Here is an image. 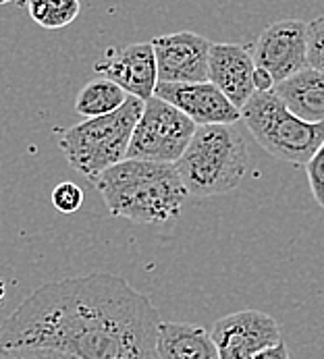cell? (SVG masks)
Instances as JSON below:
<instances>
[{"instance_id": "10", "label": "cell", "mask_w": 324, "mask_h": 359, "mask_svg": "<svg viewBox=\"0 0 324 359\" xmlns=\"http://www.w3.org/2000/svg\"><path fill=\"white\" fill-rule=\"evenodd\" d=\"M158 67V83H204L208 81L210 48L204 36L194 32L166 34L152 40Z\"/></svg>"}, {"instance_id": "14", "label": "cell", "mask_w": 324, "mask_h": 359, "mask_svg": "<svg viewBox=\"0 0 324 359\" xmlns=\"http://www.w3.org/2000/svg\"><path fill=\"white\" fill-rule=\"evenodd\" d=\"M158 359H220L212 334L187 322H161Z\"/></svg>"}, {"instance_id": "6", "label": "cell", "mask_w": 324, "mask_h": 359, "mask_svg": "<svg viewBox=\"0 0 324 359\" xmlns=\"http://www.w3.org/2000/svg\"><path fill=\"white\" fill-rule=\"evenodd\" d=\"M196 131L198 125L191 118L154 96L144 106L142 118L131 137L127 160L177 164L189 148Z\"/></svg>"}, {"instance_id": "13", "label": "cell", "mask_w": 324, "mask_h": 359, "mask_svg": "<svg viewBox=\"0 0 324 359\" xmlns=\"http://www.w3.org/2000/svg\"><path fill=\"white\" fill-rule=\"evenodd\" d=\"M283 104L302 121L324 125V73L304 69L272 90Z\"/></svg>"}, {"instance_id": "20", "label": "cell", "mask_w": 324, "mask_h": 359, "mask_svg": "<svg viewBox=\"0 0 324 359\" xmlns=\"http://www.w3.org/2000/svg\"><path fill=\"white\" fill-rule=\"evenodd\" d=\"M0 359H77L62 351L42 347H0Z\"/></svg>"}, {"instance_id": "7", "label": "cell", "mask_w": 324, "mask_h": 359, "mask_svg": "<svg viewBox=\"0 0 324 359\" xmlns=\"http://www.w3.org/2000/svg\"><path fill=\"white\" fill-rule=\"evenodd\" d=\"M256 69L266 71L274 83L308 69V23L299 19H283L269 25L252 48Z\"/></svg>"}, {"instance_id": "8", "label": "cell", "mask_w": 324, "mask_h": 359, "mask_svg": "<svg viewBox=\"0 0 324 359\" xmlns=\"http://www.w3.org/2000/svg\"><path fill=\"white\" fill-rule=\"evenodd\" d=\"M210 334L220 359H254L283 341L278 322L258 309H243L216 320Z\"/></svg>"}, {"instance_id": "17", "label": "cell", "mask_w": 324, "mask_h": 359, "mask_svg": "<svg viewBox=\"0 0 324 359\" xmlns=\"http://www.w3.org/2000/svg\"><path fill=\"white\" fill-rule=\"evenodd\" d=\"M308 67L324 73V13L308 23Z\"/></svg>"}, {"instance_id": "15", "label": "cell", "mask_w": 324, "mask_h": 359, "mask_svg": "<svg viewBox=\"0 0 324 359\" xmlns=\"http://www.w3.org/2000/svg\"><path fill=\"white\" fill-rule=\"evenodd\" d=\"M127 98L129 96L119 86H114L104 77H98L81 88V92L75 98V110L77 114L83 116V121L100 118V116L116 112L127 102Z\"/></svg>"}, {"instance_id": "12", "label": "cell", "mask_w": 324, "mask_h": 359, "mask_svg": "<svg viewBox=\"0 0 324 359\" xmlns=\"http://www.w3.org/2000/svg\"><path fill=\"white\" fill-rule=\"evenodd\" d=\"M256 65L252 50L241 44H212L208 81L216 86L235 108H243L256 94Z\"/></svg>"}, {"instance_id": "9", "label": "cell", "mask_w": 324, "mask_h": 359, "mask_svg": "<svg viewBox=\"0 0 324 359\" xmlns=\"http://www.w3.org/2000/svg\"><path fill=\"white\" fill-rule=\"evenodd\" d=\"M94 71L119 86L127 96H133L142 102L154 98L158 86V67L152 42L108 48L96 60Z\"/></svg>"}, {"instance_id": "16", "label": "cell", "mask_w": 324, "mask_h": 359, "mask_svg": "<svg viewBox=\"0 0 324 359\" xmlns=\"http://www.w3.org/2000/svg\"><path fill=\"white\" fill-rule=\"evenodd\" d=\"M27 11L40 27L60 29L77 19L81 4L77 0H34L27 4Z\"/></svg>"}, {"instance_id": "19", "label": "cell", "mask_w": 324, "mask_h": 359, "mask_svg": "<svg viewBox=\"0 0 324 359\" xmlns=\"http://www.w3.org/2000/svg\"><path fill=\"white\" fill-rule=\"evenodd\" d=\"M306 175H308V183L314 194V200L324 208V144L306 164Z\"/></svg>"}, {"instance_id": "3", "label": "cell", "mask_w": 324, "mask_h": 359, "mask_svg": "<svg viewBox=\"0 0 324 359\" xmlns=\"http://www.w3.org/2000/svg\"><path fill=\"white\" fill-rule=\"evenodd\" d=\"M250 154L235 125L198 127L189 148L175 164L194 198L222 196L239 187L248 172Z\"/></svg>"}, {"instance_id": "4", "label": "cell", "mask_w": 324, "mask_h": 359, "mask_svg": "<svg viewBox=\"0 0 324 359\" xmlns=\"http://www.w3.org/2000/svg\"><path fill=\"white\" fill-rule=\"evenodd\" d=\"M146 102L129 96L116 112L81 121L69 127L58 137V148L67 162L92 183L98 181L102 172L127 160L133 131L142 118Z\"/></svg>"}, {"instance_id": "11", "label": "cell", "mask_w": 324, "mask_h": 359, "mask_svg": "<svg viewBox=\"0 0 324 359\" xmlns=\"http://www.w3.org/2000/svg\"><path fill=\"white\" fill-rule=\"evenodd\" d=\"M154 96L175 106L177 110H181L198 127L235 125L241 118V110L229 102L227 96L210 81H204V83H158Z\"/></svg>"}, {"instance_id": "5", "label": "cell", "mask_w": 324, "mask_h": 359, "mask_svg": "<svg viewBox=\"0 0 324 359\" xmlns=\"http://www.w3.org/2000/svg\"><path fill=\"white\" fill-rule=\"evenodd\" d=\"M254 140L274 158L306 166L324 144V125L295 116L274 92H256L241 108Z\"/></svg>"}, {"instance_id": "18", "label": "cell", "mask_w": 324, "mask_h": 359, "mask_svg": "<svg viewBox=\"0 0 324 359\" xmlns=\"http://www.w3.org/2000/svg\"><path fill=\"white\" fill-rule=\"evenodd\" d=\"M83 204V191L71 181H62L53 189V205L62 214H73Z\"/></svg>"}, {"instance_id": "21", "label": "cell", "mask_w": 324, "mask_h": 359, "mask_svg": "<svg viewBox=\"0 0 324 359\" xmlns=\"http://www.w3.org/2000/svg\"><path fill=\"white\" fill-rule=\"evenodd\" d=\"M254 359H291L289 355V349H287V345L281 341L278 345H274V347H270V349H264V351H260L258 355Z\"/></svg>"}, {"instance_id": "22", "label": "cell", "mask_w": 324, "mask_h": 359, "mask_svg": "<svg viewBox=\"0 0 324 359\" xmlns=\"http://www.w3.org/2000/svg\"><path fill=\"white\" fill-rule=\"evenodd\" d=\"M254 86H256V92H272L276 83H274V79L270 77L266 71L256 69V73H254Z\"/></svg>"}, {"instance_id": "2", "label": "cell", "mask_w": 324, "mask_h": 359, "mask_svg": "<svg viewBox=\"0 0 324 359\" xmlns=\"http://www.w3.org/2000/svg\"><path fill=\"white\" fill-rule=\"evenodd\" d=\"M108 212L135 224H168L179 218L187 189L175 164L123 160L94 183Z\"/></svg>"}, {"instance_id": "1", "label": "cell", "mask_w": 324, "mask_h": 359, "mask_svg": "<svg viewBox=\"0 0 324 359\" xmlns=\"http://www.w3.org/2000/svg\"><path fill=\"white\" fill-rule=\"evenodd\" d=\"M158 311L123 276L92 272L38 287L0 324V347L77 359H158Z\"/></svg>"}]
</instances>
